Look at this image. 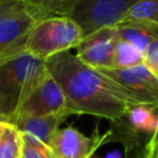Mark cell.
<instances>
[{
  "instance_id": "obj_1",
  "label": "cell",
  "mask_w": 158,
  "mask_h": 158,
  "mask_svg": "<svg viewBox=\"0 0 158 158\" xmlns=\"http://www.w3.org/2000/svg\"><path fill=\"white\" fill-rule=\"evenodd\" d=\"M44 65L60 86L72 115H91L115 122L137 105L111 79L69 51L46 59Z\"/></svg>"
},
{
  "instance_id": "obj_2",
  "label": "cell",
  "mask_w": 158,
  "mask_h": 158,
  "mask_svg": "<svg viewBox=\"0 0 158 158\" xmlns=\"http://www.w3.org/2000/svg\"><path fill=\"white\" fill-rule=\"evenodd\" d=\"M46 72L44 60L27 52L0 63V107L4 121L11 122L21 104Z\"/></svg>"
},
{
  "instance_id": "obj_3",
  "label": "cell",
  "mask_w": 158,
  "mask_h": 158,
  "mask_svg": "<svg viewBox=\"0 0 158 158\" xmlns=\"http://www.w3.org/2000/svg\"><path fill=\"white\" fill-rule=\"evenodd\" d=\"M83 37L81 28L69 16L49 17L35 22L23 51L46 60L58 53L77 48Z\"/></svg>"
},
{
  "instance_id": "obj_4",
  "label": "cell",
  "mask_w": 158,
  "mask_h": 158,
  "mask_svg": "<svg viewBox=\"0 0 158 158\" xmlns=\"http://www.w3.org/2000/svg\"><path fill=\"white\" fill-rule=\"evenodd\" d=\"M98 70L118 85L137 105L158 109V78L144 64L128 68H98Z\"/></svg>"
},
{
  "instance_id": "obj_5",
  "label": "cell",
  "mask_w": 158,
  "mask_h": 158,
  "mask_svg": "<svg viewBox=\"0 0 158 158\" xmlns=\"http://www.w3.org/2000/svg\"><path fill=\"white\" fill-rule=\"evenodd\" d=\"M137 0H79L73 10V19L84 36L94 31L116 26Z\"/></svg>"
},
{
  "instance_id": "obj_6",
  "label": "cell",
  "mask_w": 158,
  "mask_h": 158,
  "mask_svg": "<svg viewBox=\"0 0 158 158\" xmlns=\"http://www.w3.org/2000/svg\"><path fill=\"white\" fill-rule=\"evenodd\" d=\"M62 112H67L69 116L72 115L67 109L65 98L60 86L46 69V72L37 80L30 94L21 104L15 118L10 123H12L19 117L44 116Z\"/></svg>"
},
{
  "instance_id": "obj_7",
  "label": "cell",
  "mask_w": 158,
  "mask_h": 158,
  "mask_svg": "<svg viewBox=\"0 0 158 158\" xmlns=\"http://www.w3.org/2000/svg\"><path fill=\"white\" fill-rule=\"evenodd\" d=\"M112 130L85 136L75 127L58 128L49 142V149L56 158H91L93 154L111 137Z\"/></svg>"
},
{
  "instance_id": "obj_8",
  "label": "cell",
  "mask_w": 158,
  "mask_h": 158,
  "mask_svg": "<svg viewBox=\"0 0 158 158\" xmlns=\"http://www.w3.org/2000/svg\"><path fill=\"white\" fill-rule=\"evenodd\" d=\"M118 33L115 26L102 27L84 36L77 46V57L83 63L98 68H112Z\"/></svg>"
},
{
  "instance_id": "obj_9",
  "label": "cell",
  "mask_w": 158,
  "mask_h": 158,
  "mask_svg": "<svg viewBox=\"0 0 158 158\" xmlns=\"http://www.w3.org/2000/svg\"><path fill=\"white\" fill-rule=\"evenodd\" d=\"M35 20L22 6L0 16V63L23 51Z\"/></svg>"
},
{
  "instance_id": "obj_10",
  "label": "cell",
  "mask_w": 158,
  "mask_h": 158,
  "mask_svg": "<svg viewBox=\"0 0 158 158\" xmlns=\"http://www.w3.org/2000/svg\"><path fill=\"white\" fill-rule=\"evenodd\" d=\"M67 116H69L67 112H62L44 116L19 117L10 125H12L21 135L36 139L49 148V142L53 135L59 128V125L67 118Z\"/></svg>"
},
{
  "instance_id": "obj_11",
  "label": "cell",
  "mask_w": 158,
  "mask_h": 158,
  "mask_svg": "<svg viewBox=\"0 0 158 158\" xmlns=\"http://www.w3.org/2000/svg\"><path fill=\"white\" fill-rule=\"evenodd\" d=\"M115 122L122 125V127L128 133L127 141L135 143L138 133L148 135L151 137L157 132L158 115L156 114L154 107L147 105H135L127 111L123 117Z\"/></svg>"
},
{
  "instance_id": "obj_12",
  "label": "cell",
  "mask_w": 158,
  "mask_h": 158,
  "mask_svg": "<svg viewBox=\"0 0 158 158\" xmlns=\"http://www.w3.org/2000/svg\"><path fill=\"white\" fill-rule=\"evenodd\" d=\"M115 27L120 40L133 44L142 53L153 41H158V23L154 22L130 21L120 22Z\"/></svg>"
},
{
  "instance_id": "obj_13",
  "label": "cell",
  "mask_w": 158,
  "mask_h": 158,
  "mask_svg": "<svg viewBox=\"0 0 158 158\" xmlns=\"http://www.w3.org/2000/svg\"><path fill=\"white\" fill-rule=\"evenodd\" d=\"M79 0H21L23 10L37 22L49 17L72 15Z\"/></svg>"
},
{
  "instance_id": "obj_14",
  "label": "cell",
  "mask_w": 158,
  "mask_h": 158,
  "mask_svg": "<svg viewBox=\"0 0 158 158\" xmlns=\"http://www.w3.org/2000/svg\"><path fill=\"white\" fill-rule=\"evenodd\" d=\"M22 137L21 133L9 122L5 123L0 133V158H21Z\"/></svg>"
},
{
  "instance_id": "obj_15",
  "label": "cell",
  "mask_w": 158,
  "mask_h": 158,
  "mask_svg": "<svg viewBox=\"0 0 158 158\" xmlns=\"http://www.w3.org/2000/svg\"><path fill=\"white\" fill-rule=\"evenodd\" d=\"M130 21L158 23V0H137L120 22Z\"/></svg>"
},
{
  "instance_id": "obj_16",
  "label": "cell",
  "mask_w": 158,
  "mask_h": 158,
  "mask_svg": "<svg viewBox=\"0 0 158 158\" xmlns=\"http://www.w3.org/2000/svg\"><path fill=\"white\" fill-rule=\"evenodd\" d=\"M138 64H143V53L133 44L118 40L115 53L114 68H128Z\"/></svg>"
},
{
  "instance_id": "obj_17",
  "label": "cell",
  "mask_w": 158,
  "mask_h": 158,
  "mask_svg": "<svg viewBox=\"0 0 158 158\" xmlns=\"http://www.w3.org/2000/svg\"><path fill=\"white\" fill-rule=\"evenodd\" d=\"M21 137H22V158H56L52 151L47 146L27 136L21 135Z\"/></svg>"
},
{
  "instance_id": "obj_18",
  "label": "cell",
  "mask_w": 158,
  "mask_h": 158,
  "mask_svg": "<svg viewBox=\"0 0 158 158\" xmlns=\"http://www.w3.org/2000/svg\"><path fill=\"white\" fill-rule=\"evenodd\" d=\"M143 64L158 78V41H153L143 53Z\"/></svg>"
},
{
  "instance_id": "obj_19",
  "label": "cell",
  "mask_w": 158,
  "mask_h": 158,
  "mask_svg": "<svg viewBox=\"0 0 158 158\" xmlns=\"http://www.w3.org/2000/svg\"><path fill=\"white\" fill-rule=\"evenodd\" d=\"M158 154V138H157V132L149 137L147 141L146 146L143 147V151L139 156L136 158H157Z\"/></svg>"
},
{
  "instance_id": "obj_20",
  "label": "cell",
  "mask_w": 158,
  "mask_h": 158,
  "mask_svg": "<svg viewBox=\"0 0 158 158\" xmlns=\"http://www.w3.org/2000/svg\"><path fill=\"white\" fill-rule=\"evenodd\" d=\"M20 6H22V5L21 4H17V5H4V6H0V16L7 14V12H10V11L17 9V7H20Z\"/></svg>"
},
{
  "instance_id": "obj_21",
  "label": "cell",
  "mask_w": 158,
  "mask_h": 158,
  "mask_svg": "<svg viewBox=\"0 0 158 158\" xmlns=\"http://www.w3.org/2000/svg\"><path fill=\"white\" fill-rule=\"evenodd\" d=\"M17 4H21V0H0V6H4V5H17Z\"/></svg>"
},
{
  "instance_id": "obj_22",
  "label": "cell",
  "mask_w": 158,
  "mask_h": 158,
  "mask_svg": "<svg viewBox=\"0 0 158 158\" xmlns=\"http://www.w3.org/2000/svg\"><path fill=\"white\" fill-rule=\"evenodd\" d=\"M5 121H0V133H1V131H2V128H4V126H5Z\"/></svg>"
},
{
  "instance_id": "obj_23",
  "label": "cell",
  "mask_w": 158,
  "mask_h": 158,
  "mask_svg": "<svg viewBox=\"0 0 158 158\" xmlns=\"http://www.w3.org/2000/svg\"><path fill=\"white\" fill-rule=\"evenodd\" d=\"M0 121H4V117H2V114H1V107H0Z\"/></svg>"
},
{
  "instance_id": "obj_24",
  "label": "cell",
  "mask_w": 158,
  "mask_h": 158,
  "mask_svg": "<svg viewBox=\"0 0 158 158\" xmlns=\"http://www.w3.org/2000/svg\"><path fill=\"white\" fill-rule=\"evenodd\" d=\"M157 138H158V128H157Z\"/></svg>"
},
{
  "instance_id": "obj_25",
  "label": "cell",
  "mask_w": 158,
  "mask_h": 158,
  "mask_svg": "<svg viewBox=\"0 0 158 158\" xmlns=\"http://www.w3.org/2000/svg\"><path fill=\"white\" fill-rule=\"evenodd\" d=\"M157 158H158V154H157Z\"/></svg>"
},
{
  "instance_id": "obj_26",
  "label": "cell",
  "mask_w": 158,
  "mask_h": 158,
  "mask_svg": "<svg viewBox=\"0 0 158 158\" xmlns=\"http://www.w3.org/2000/svg\"><path fill=\"white\" fill-rule=\"evenodd\" d=\"M21 158H22V157H21Z\"/></svg>"
}]
</instances>
